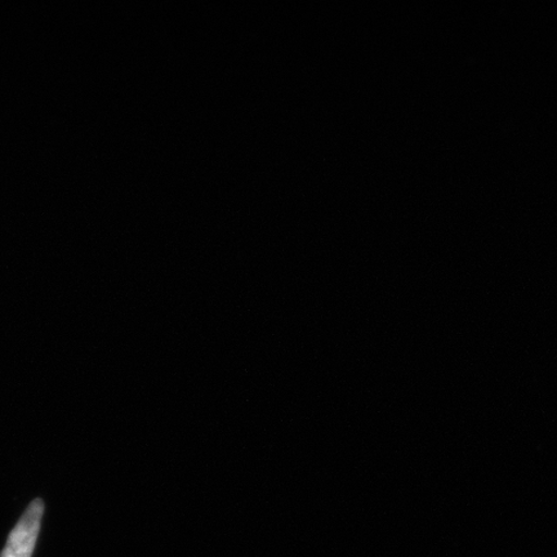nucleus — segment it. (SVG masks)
<instances>
[{
	"instance_id": "nucleus-1",
	"label": "nucleus",
	"mask_w": 557,
	"mask_h": 557,
	"mask_svg": "<svg viewBox=\"0 0 557 557\" xmlns=\"http://www.w3.org/2000/svg\"><path fill=\"white\" fill-rule=\"evenodd\" d=\"M45 504L35 499L20 519L17 525L10 534L3 549L2 557H32L35 543H37L40 521L44 518Z\"/></svg>"
}]
</instances>
